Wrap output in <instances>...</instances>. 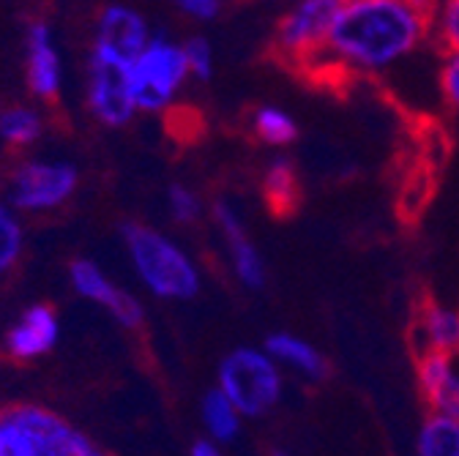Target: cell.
<instances>
[{"label":"cell","mask_w":459,"mask_h":456,"mask_svg":"<svg viewBox=\"0 0 459 456\" xmlns=\"http://www.w3.org/2000/svg\"><path fill=\"white\" fill-rule=\"evenodd\" d=\"M427 39L429 14L408 0H344L320 61L348 74H383Z\"/></svg>","instance_id":"obj_1"},{"label":"cell","mask_w":459,"mask_h":456,"mask_svg":"<svg viewBox=\"0 0 459 456\" xmlns=\"http://www.w3.org/2000/svg\"><path fill=\"white\" fill-rule=\"evenodd\" d=\"M132 265L145 288L164 301H189L200 293V268L197 262L153 227L129 224L124 230Z\"/></svg>","instance_id":"obj_2"},{"label":"cell","mask_w":459,"mask_h":456,"mask_svg":"<svg viewBox=\"0 0 459 456\" xmlns=\"http://www.w3.org/2000/svg\"><path fill=\"white\" fill-rule=\"evenodd\" d=\"M99 448L66 418L36 405L0 410V456H96Z\"/></svg>","instance_id":"obj_3"},{"label":"cell","mask_w":459,"mask_h":456,"mask_svg":"<svg viewBox=\"0 0 459 456\" xmlns=\"http://www.w3.org/2000/svg\"><path fill=\"white\" fill-rule=\"evenodd\" d=\"M216 385L233 399L244 418H263L279 405L284 374L265 348H236L221 358Z\"/></svg>","instance_id":"obj_4"},{"label":"cell","mask_w":459,"mask_h":456,"mask_svg":"<svg viewBox=\"0 0 459 456\" xmlns=\"http://www.w3.org/2000/svg\"><path fill=\"white\" fill-rule=\"evenodd\" d=\"M189 64L184 44L151 36L143 52L132 61V88L137 109L143 112H161L181 93L184 82L189 80Z\"/></svg>","instance_id":"obj_5"},{"label":"cell","mask_w":459,"mask_h":456,"mask_svg":"<svg viewBox=\"0 0 459 456\" xmlns=\"http://www.w3.org/2000/svg\"><path fill=\"white\" fill-rule=\"evenodd\" d=\"M344 0H299L276 28V49L290 64L312 69L325 49Z\"/></svg>","instance_id":"obj_6"},{"label":"cell","mask_w":459,"mask_h":456,"mask_svg":"<svg viewBox=\"0 0 459 456\" xmlns=\"http://www.w3.org/2000/svg\"><path fill=\"white\" fill-rule=\"evenodd\" d=\"M88 101H91L93 116L101 124L107 126L129 124L137 112L134 88H132V64L93 49Z\"/></svg>","instance_id":"obj_7"},{"label":"cell","mask_w":459,"mask_h":456,"mask_svg":"<svg viewBox=\"0 0 459 456\" xmlns=\"http://www.w3.org/2000/svg\"><path fill=\"white\" fill-rule=\"evenodd\" d=\"M77 189V169L61 161L22 164L12 184V202L22 211H49L64 205Z\"/></svg>","instance_id":"obj_8"},{"label":"cell","mask_w":459,"mask_h":456,"mask_svg":"<svg viewBox=\"0 0 459 456\" xmlns=\"http://www.w3.org/2000/svg\"><path fill=\"white\" fill-rule=\"evenodd\" d=\"M213 219H216V227H219L224 244H227V254H230V262H233L236 279L247 290H263L265 279H268L265 262H263L260 252L255 249L238 211L221 200L213 205Z\"/></svg>","instance_id":"obj_9"},{"label":"cell","mask_w":459,"mask_h":456,"mask_svg":"<svg viewBox=\"0 0 459 456\" xmlns=\"http://www.w3.org/2000/svg\"><path fill=\"white\" fill-rule=\"evenodd\" d=\"M72 284H74V290L93 301V304H101L104 309H109V314L118 320L121 325L126 328H137L143 323V304L121 290L118 284H115L96 262L91 260H77L72 265Z\"/></svg>","instance_id":"obj_10"},{"label":"cell","mask_w":459,"mask_h":456,"mask_svg":"<svg viewBox=\"0 0 459 456\" xmlns=\"http://www.w3.org/2000/svg\"><path fill=\"white\" fill-rule=\"evenodd\" d=\"M151 41L148 22L129 6H109L104 9L96 30V52L112 55L121 61H134L143 47Z\"/></svg>","instance_id":"obj_11"},{"label":"cell","mask_w":459,"mask_h":456,"mask_svg":"<svg viewBox=\"0 0 459 456\" xmlns=\"http://www.w3.org/2000/svg\"><path fill=\"white\" fill-rule=\"evenodd\" d=\"M416 383L429 410H448L459 383V356L421 350L416 358Z\"/></svg>","instance_id":"obj_12"},{"label":"cell","mask_w":459,"mask_h":456,"mask_svg":"<svg viewBox=\"0 0 459 456\" xmlns=\"http://www.w3.org/2000/svg\"><path fill=\"white\" fill-rule=\"evenodd\" d=\"M57 333H61V325L55 312L39 304L30 306L6 333V348L14 358H39L55 348Z\"/></svg>","instance_id":"obj_13"},{"label":"cell","mask_w":459,"mask_h":456,"mask_svg":"<svg viewBox=\"0 0 459 456\" xmlns=\"http://www.w3.org/2000/svg\"><path fill=\"white\" fill-rule=\"evenodd\" d=\"M413 339L421 350H440L459 356V309L437 301H427L413 320Z\"/></svg>","instance_id":"obj_14"},{"label":"cell","mask_w":459,"mask_h":456,"mask_svg":"<svg viewBox=\"0 0 459 456\" xmlns=\"http://www.w3.org/2000/svg\"><path fill=\"white\" fill-rule=\"evenodd\" d=\"M28 82L36 96H55L61 88V58L52 41V30L44 22L28 30Z\"/></svg>","instance_id":"obj_15"},{"label":"cell","mask_w":459,"mask_h":456,"mask_svg":"<svg viewBox=\"0 0 459 456\" xmlns=\"http://www.w3.org/2000/svg\"><path fill=\"white\" fill-rule=\"evenodd\" d=\"M281 369H290L296 374H301L304 380H325L328 374V358L312 345V341L296 336V333H287V331H279V333H271L263 345Z\"/></svg>","instance_id":"obj_16"},{"label":"cell","mask_w":459,"mask_h":456,"mask_svg":"<svg viewBox=\"0 0 459 456\" xmlns=\"http://www.w3.org/2000/svg\"><path fill=\"white\" fill-rule=\"evenodd\" d=\"M200 418H203V426H205L208 437H213L219 445L233 443V440L241 434L244 413L236 408L233 399H230L219 385H216V388H211V391L203 396Z\"/></svg>","instance_id":"obj_17"},{"label":"cell","mask_w":459,"mask_h":456,"mask_svg":"<svg viewBox=\"0 0 459 456\" xmlns=\"http://www.w3.org/2000/svg\"><path fill=\"white\" fill-rule=\"evenodd\" d=\"M419 456H459V416L429 410L416 437Z\"/></svg>","instance_id":"obj_18"},{"label":"cell","mask_w":459,"mask_h":456,"mask_svg":"<svg viewBox=\"0 0 459 456\" xmlns=\"http://www.w3.org/2000/svg\"><path fill=\"white\" fill-rule=\"evenodd\" d=\"M263 194L273 213L284 216L299 205V173L287 156H276L263 173Z\"/></svg>","instance_id":"obj_19"},{"label":"cell","mask_w":459,"mask_h":456,"mask_svg":"<svg viewBox=\"0 0 459 456\" xmlns=\"http://www.w3.org/2000/svg\"><path fill=\"white\" fill-rule=\"evenodd\" d=\"M252 132L260 142L271 148H287L299 140V124L287 109L276 104H263L252 116Z\"/></svg>","instance_id":"obj_20"},{"label":"cell","mask_w":459,"mask_h":456,"mask_svg":"<svg viewBox=\"0 0 459 456\" xmlns=\"http://www.w3.org/2000/svg\"><path fill=\"white\" fill-rule=\"evenodd\" d=\"M41 134V118L28 107H9L0 112V140L12 145H28L39 140Z\"/></svg>","instance_id":"obj_21"},{"label":"cell","mask_w":459,"mask_h":456,"mask_svg":"<svg viewBox=\"0 0 459 456\" xmlns=\"http://www.w3.org/2000/svg\"><path fill=\"white\" fill-rule=\"evenodd\" d=\"M429 36L443 49H459V0H440L429 14Z\"/></svg>","instance_id":"obj_22"},{"label":"cell","mask_w":459,"mask_h":456,"mask_svg":"<svg viewBox=\"0 0 459 456\" xmlns=\"http://www.w3.org/2000/svg\"><path fill=\"white\" fill-rule=\"evenodd\" d=\"M20 252H22V227L6 205H0V273L17 262Z\"/></svg>","instance_id":"obj_23"},{"label":"cell","mask_w":459,"mask_h":456,"mask_svg":"<svg viewBox=\"0 0 459 456\" xmlns=\"http://www.w3.org/2000/svg\"><path fill=\"white\" fill-rule=\"evenodd\" d=\"M167 208H169V216L176 221L189 224V221H195L200 216L203 202H200L197 192H192L184 184H176V186H169V192H167Z\"/></svg>","instance_id":"obj_24"},{"label":"cell","mask_w":459,"mask_h":456,"mask_svg":"<svg viewBox=\"0 0 459 456\" xmlns=\"http://www.w3.org/2000/svg\"><path fill=\"white\" fill-rule=\"evenodd\" d=\"M184 52H186V64H189L192 77L208 80L213 74V47L208 39L192 36L189 41H184Z\"/></svg>","instance_id":"obj_25"},{"label":"cell","mask_w":459,"mask_h":456,"mask_svg":"<svg viewBox=\"0 0 459 456\" xmlns=\"http://www.w3.org/2000/svg\"><path fill=\"white\" fill-rule=\"evenodd\" d=\"M440 96L451 109H459V49H443Z\"/></svg>","instance_id":"obj_26"},{"label":"cell","mask_w":459,"mask_h":456,"mask_svg":"<svg viewBox=\"0 0 459 456\" xmlns=\"http://www.w3.org/2000/svg\"><path fill=\"white\" fill-rule=\"evenodd\" d=\"M176 6L192 17V20H200V22H208L213 17H219L221 12V0H176Z\"/></svg>","instance_id":"obj_27"},{"label":"cell","mask_w":459,"mask_h":456,"mask_svg":"<svg viewBox=\"0 0 459 456\" xmlns=\"http://www.w3.org/2000/svg\"><path fill=\"white\" fill-rule=\"evenodd\" d=\"M189 451H192V456H216L219 453V443L205 434V437H197Z\"/></svg>","instance_id":"obj_28"},{"label":"cell","mask_w":459,"mask_h":456,"mask_svg":"<svg viewBox=\"0 0 459 456\" xmlns=\"http://www.w3.org/2000/svg\"><path fill=\"white\" fill-rule=\"evenodd\" d=\"M411 6H416L419 12H424V14H432L435 12V6L440 4V0H408Z\"/></svg>","instance_id":"obj_29"},{"label":"cell","mask_w":459,"mask_h":456,"mask_svg":"<svg viewBox=\"0 0 459 456\" xmlns=\"http://www.w3.org/2000/svg\"><path fill=\"white\" fill-rule=\"evenodd\" d=\"M448 413H454V416H459V383H456V393H454V402H451V408H448Z\"/></svg>","instance_id":"obj_30"}]
</instances>
